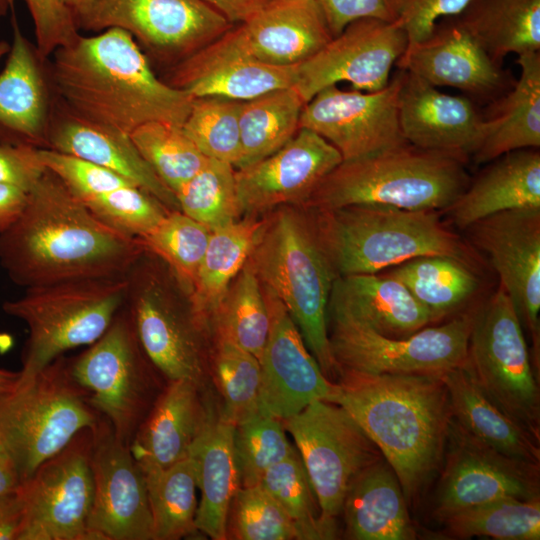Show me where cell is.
I'll return each mask as SVG.
<instances>
[{
	"label": "cell",
	"instance_id": "54",
	"mask_svg": "<svg viewBox=\"0 0 540 540\" xmlns=\"http://www.w3.org/2000/svg\"><path fill=\"white\" fill-rule=\"evenodd\" d=\"M472 0H397V20L408 44L427 39L441 17L460 15Z\"/></svg>",
	"mask_w": 540,
	"mask_h": 540
},
{
	"label": "cell",
	"instance_id": "32",
	"mask_svg": "<svg viewBox=\"0 0 540 540\" xmlns=\"http://www.w3.org/2000/svg\"><path fill=\"white\" fill-rule=\"evenodd\" d=\"M346 539L414 540L417 530L399 479L382 458L350 485L342 512Z\"/></svg>",
	"mask_w": 540,
	"mask_h": 540
},
{
	"label": "cell",
	"instance_id": "25",
	"mask_svg": "<svg viewBox=\"0 0 540 540\" xmlns=\"http://www.w3.org/2000/svg\"><path fill=\"white\" fill-rule=\"evenodd\" d=\"M49 58L22 32L12 16V42L0 72V142L48 146L54 101Z\"/></svg>",
	"mask_w": 540,
	"mask_h": 540
},
{
	"label": "cell",
	"instance_id": "19",
	"mask_svg": "<svg viewBox=\"0 0 540 540\" xmlns=\"http://www.w3.org/2000/svg\"><path fill=\"white\" fill-rule=\"evenodd\" d=\"M407 45V35L398 21L357 19L297 66L294 86L305 102L341 81L349 82L354 90H381Z\"/></svg>",
	"mask_w": 540,
	"mask_h": 540
},
{
	"label": "cell",
	"instance_id": "48",
	"mask_svg": "<svg viewBox=\"0 0 540 540\" xmlns=\"http://www.w3.org/2000/svg\"><path fill=\"white\" fill-rule=\"evenodd\" d=\"M241 100L219 96L195 97L182 128L211 159L237 165L241 154Z\"/></svg>",
	"mask_w": 540,
	"mask_h": 540
},
{
	"label": "cell",
	"instance_id": "34",
	"mask_svg": "<svg viewBox=\"0 0 540 540\" xmlns=\"http://www.w3.org/2000/svg\"><path fill=\"white\" fill-rule=\"evenodd\" d=\"M440 378L448 392L452 419L462 429L507 456L540 464V441L483 392L466 364Z\"/></svg>",
	"mask_w": 540,
	"mask_h": 540
},
{
	"label": "cell",
	"instance_id": "49",
	"mask_svg": "<svg viewBox=\"0 0 540 540\" xmlns=\"http://www.w3.org/2000/svg\"><path fill=\"white\" fill-rule=\"evenodd\" d=\"M285 431L281 419L261 411L235 425L234 448L241 487L259 485L271 466L295 452Z\"/></svg>",
	"mask_w": 540,
	"mask_h": 540
},
{
	"label": "cell",
	"instance_id": "4",
	"mask_svg": "<svg viewBox=\"0 0 540 540\" xmlns=\"http://www.w3.org/2000/svg\"><path fill=\"white\" fill-rule=\"evenodd\" d=\"M311 211L317 238L336 277L380 273L429 255L477 265L475 252L438 211L373 204Z\"/></svg>",
	"mask_w": 540,
	"mask_h": 540
},
{
	"label": "cell",
	"instance_id": "41",
	"mask_svg": "<svg viewBox=\"0 0 540 540\" xmlns=\"http://www.w3.org/2000/svg\"><path fill=\"white\" fill-rule=\"evenodd\" d=\"M153 540H178L194 533L198 507L196 464L191 455L145 475Z\"/></svg>",
	"mask_w": 540,
	"mask_h": 540
},
{
	"label": "cell",
	"instance_id": "11",
	"mask_svg": "<svg viewBox=\"0 0 540 540\" xmlns=\"http://www.w3.org/2000/svg\"><path fill=\"white\" fill-rule=\"evenodd\" d=\"M71 371L127 445L164 389H158L161 373L142 348L125 305L99 339L71 358Z\"/></svg>",
	"mask_w": 540,
	"mask_h": 540
},
{
	"label": "cell",
	"instance_id": "60",
	"mask_svg": "<svg viewBox=\"0 0 540 540\" xmlns=\"http://www.w3.org/2000/svg\"><path fill=\"white\" fill-rule=\"evenodd\" d=\"M20 483L16 464L0 440V495L17 488Z\"/></svg>",
	"mask_w": 540,
	"mask_h": 540
},
{
	"label": "cell",
	"instance_id": "53",
	"mask_svg": "<svg viewBox=\"0 0 540 540\" xmlns=\"http://www.w3.org/2000/svg\"><path fill=\"white\" fill-rule=\"evenodd\" d=\"M17 0H0V17L13 10ZM32 20L35 45L41 56L49 58L58 48L73 43L80 35L71 12L59 0H19Z\"/></svg>",
	"mask_w": 540,
	"mask_h": 540
},
{
	"label": "cell",
	"instance_id": "44",
	"mask_svg": "<svg viewBox=\"0 0 540 540\" xmlns=\"http://www.w3.org/2000/svg\"><path fill=\"white\" fill-rule=\"evenodd\" d=\"M175 195L180 211L210 231L242 217L235 168L227 162L208 158Z\"/></svg>",
	"mask_w": 540,
	"mask_h": 540
},
{
	"label": "cell",
	"instance_id": "52",
	"mask_svg": "<svg viewBox=\"0 0 540 540\" xmlns=\"http://www.w3.org/2000/svg\"><path fill=\"white\" fill-rule=\"evenodd\" d=\"M39 158L43 166L53 172L82 202L123 186L134 185L107 168L69 154L39 149Z\"/></svg>",
	"mask_w": 540,
	"mask_h": 540
},
{
	"label": "cell",
	"instance_id": "9",
	"mask_svg": "<svg viewBox=\"0 0 540 540\" xmlns=\"http://www.w3.org/2000/svg\"><path fill=\"white\" fill-rule=\"evenodd\" d=\"M127 277L124 305L139 342L167 381L202 386L207 374V328L193 311L189 294L169 267L145 251Z\"/></svg>",
	"mask_w": 540,
	"mask_h": 540
},
{
	"label": "cell",
	"instance_id": "57",
	"mask_svg": "<svg viewBox=\"0 0 540 540\" xmlns=\"http://www.w3.org/2000/svg\"><path fill=\"white\" fill-rule=\"evenodd\" d=\"M23 516L24 503L19 485L0 495V540H17Z\"/></svg>",
	"mask_w": 540,
	"mask_h": 540
},
{
	"label": "cell",
	"instance_id": "22",
	"mask_svg": "<svg viewBox=\"0 0 540 540\" xmlns=\"http://www.w3.org/2000/svg\"><path fill=\"white\" fill-rule=\"evenodd\" d=\"M343 161L339 151L315 132L300 128L269 156L235 169L242 216L307 203L321 180Z\"/></svg>",
	"mask_w": 540,
	"mask_h": 540
},
{
	"label": "cell",
	"instance_id": "40",
	"mask_svg": "<svg viewBox=\"0 0 540 540\" xmlns=\"http://www.w3.org/2000/svg\"><path fill=\"white\" fill-rule=\"evenodd\" d=\"M214 334L225 337L260 360L270 317L259 280L249 258L231 282L210 324Z\"/></svg>",
	"mask_w": 540,
	"mask_h": 540
},
{
	"label": "cell",
	"instance_id": "33",
	"mask_svg": "<svg viewBox=\"0 0 540 540\" xmlns=\"http://www.w3.org/2000/svg\"><path fill=\"white\" fill-rule=\"evenodd\" d=\"M235 425L222 415L210 417L190 454L200 490L196 529L213 540H225L231 501L241 487L234 448Z\"/></svg>",
	"mask_w": 540,
	"mask_h": 540
},
{
	"label": "cell",
	"instance_id": "20",
	"mask_svg": "<svg viewBox=\"0 0 540 540\" xmlns=\"http://www.w3.org/2000/svg\"><path fill=\"white\" fill-rule=\"evenodd\" d=\"M92 431L91 540H153L145 475L129 445L103 416Z\"/></svg>",
	"mask_w": 540,
	"mask_h": 540
},
{
	"label": "cell",
	"instance_id": "7",
	"mask_svg": "<svg viewBox=\"0 0 540 540\" xmlns=\"http://www.w3.org/2000/svg\"><path fill=\"white\" fill-rule=\"evenodd\" d=\"M127 284L126 275L69 280L26 288L5 301L3 311L29 331L16 386L66 351L99 339L124 305Z\"/></svg>",
	"mask_w": 540,
	"mask_h": 540
},
{
	"label": "cell",
	"instance_id": "17",
	"mask_svg": "<svg viewBox=\"0 0 540 540\" xmlns=\"http://www.w3.org/2000/svg\"><path fill=\"white\" fill-rule=\"evenodd\" d=\"M402 70L375 92L331 85L305 103L299 129L311 130L352 160L407 143L399 123Z\"/></svg>",
	"mask_w": 540,
	"mask_h": 540
},
{
	"label": "cell",
	"instance_id": "13",
	"mask_svg": "<svg viewBox=\"0 0 540 540\" xmlns=\"http://www.w3.org/2000/svg\"><path fill=\"white\" fill-rule=\"evenodd\" d=\"M317 497L323 522L336 535L348 489L383 457L379 448L340 405L318 400L283 420Z\"/></svg>",
	"mask_w": 540,
	"mask_h": 540
},
{
	"label": "cell",
	"instance_id": "27",
	"mask_svg": "<svg viewBox=\"0 0 540 540\" xmlns=\"http://www.w3.org/2000/svg\"><path fill=\"white\" fill-rule=\"evenodd\" d=\"M435 87H452L488 96L505 82L500 68L454 21L436 24L425 40L408 44L395 64Z\"/></svg>",
	"mask_w": 540,
	"mask_h": 540
},
{
	"label": "cell",
	"instance_id": "46",
	"mask_svg": "<svg viewBox=\"0 0 540 540\" xmlns=\"http://www.w3.org/2000/svg\"><path fill=\"white\" fill-rule=\"evenodd\" d=\"M260 485L288 514L298 540L336 538L337 535L322 520L317 497L297 451L271 466Z\"/></svg>",
	"mask_w": 540,
	"mask_h": 540
},
{
	"label": "cell",
	"instance_id": "39",
	"mask_svg": "<svg viewBox=\"0 0 540 540\" xmlns=\"http://www.w3.org/2000/svg\"><path fill=\"white\" fill-rule=\"evenodd\" d=\"M305 103L295 86L242 101L239 117L241 154L235 169L269 156L290 141L299 130Z\"/></svg>",
	"mask_w": 540,
	"mask_h": 540
},
{
	"label": "cell",
	"instance_id": "36",
	"mask_svg": "<svg viewBox=\"0 0 540 540\" xmlns=\"http://www.w3.org/2000/svg\"><path fill=\"white\" fill-rule=\"evenodd\" d=\"M520 78L489 119V132L473 154L477 164L520 149L540 147V52L520 55Z\"/></svg>",
	"mask_w": 540,
	"mask_h": 540
},
{
	"label": "cell",
	"instance_id": "51",
	"mask_svg": "<svg viewBox=\"0 0 540 540\" xmlns=\"http://www.w3.org/2000/svg\"><path fill=\"white\" fill-rule=\"evenodd\" d=\"M83 203L102 223L134 239L153 230L171 211L154 195L135 185L114 189Z\"/></svg>",
	"mask_w": 540,
	"mask_h": 540
},
{
	"label": "cell",
	"instance_id": "14",
	"mask_svg": "<svg viewBox=\"0 0 540 540\" xmlns=\"http://www.w3.org/2000/svg\"><path fill=\"white\" fill-rule=\"evenodd\" d=\"M76 23L85 31L125 30L146 57L172 66L233 26L201 0H95Z\"/></svg>",
	"mask_w": 540,
	"mask_h": 540
},
{
	"label": "cell",
	"instance_id": "38",
	"mask_svg": "<svg viewBox=\"0 0 540 540\" xmlns=\"http://www.w3.org/2000/svg\"><path fill=\"white\" fill-rule=\"evenodd\" d=\"M476 266L461 259L429 255L390 268L436 323L466 309L480 287Z\"/></svg>",
	"mask_w": 540,
	"mask_h": 540
},
{
	"label": "cell",
	"instance_id": "63",
	"mask_svg": "<svg viewBox=\"0 0 540 540\" xmlns=\"http://www.w3.org/2000/svg\"><path fill=\"white\" fill-rule=\"evenodd\" d=\"M10 44L5 40H0V59L8 53Z\"/></svg>",
	"mask_w": 540,
	"mask_h": 540
},
{
	"label": "cell",
	"instance_id": "56",
	"mask_svg": "<svg viewBox=\"0 0 540 540\" xmlns=\"http://www.w3.org/2000/svg\"><path fill=\"white\" fill-rule=\"evenodd\" d=\"M45 170L38 148L0 142V183L29 191Z\"/></svg>",
	"mask_w": 540,
	"mask_h": 540
},
{
	"label": "cell",
	"instance_id": "23",
	"mask_svg": "<svg viewBox=\"0 0 540 540\" xmlns=\"http://www.w3.org/2000/svg\"><path fill=\"white\" fill-rule=\"evenodd\" d=\"M298 66V65H297ZM297 66H275L253 57L235 28L172 66L168 85L195 97L219 96L245 101L294 86Z\"/></svg>",
	"mask_w": 540,
	"mask_h": 540
},
{
	"label": "cell",
	"instance_id": "28",
	"mask_svg": "<svg viewBox=\"0 0 540 540\" xmlns=\"http://www.w3.org/2000/svg\"><path fill=\"white\" fill-rule=\"evenodd\" d=\"M235 30L253 57L275 66H297L333 38L314 0H270Z\"/></svg>",
	"mask_w": 540,
	"mask_h": 540
},
{
	"label": "cell",
	"instance_id": "12",
	"mask_svg": "<svg viewBox=\"0 0 540 540\" xmlns=\"http://www.w3.org/2000/svg\"><path fill=\"white\" fill-rule=\"evenodd\" d=\"M476 307L404 338L385 337L345 317L328 315L331 353L339 372L440 376L466 364Z\"/></svg>",
	"mask_w": 540,
	"mask_h": 540
},
{
	"label": "cell",
	"instance_id": "50",
	"mask_svg": "<svg viewBox=\"0 0 540 540\" xmlns=\"http://www.w3.org/2000/svg\"><path fill=\"white\" fill-rule=\"evenodd\" d=\"M227 539H297L295 526L281 505L260 484L240 487L227 516Z\"/></svg>",
	"mask_w": 540,
	"mask_h": 540
},
{
	"label": "cell",
	"instance_id": "59",
	"mask_svg": "<svg viewBox=\"0 0 540 540\" xmlns=\"http://www.w3.org/2000/svg\"><path fill=\"white\" fill-rule=\"evenodd\" d=\"M210 5L232 24L242 23L270 0H201Z\"/></svg>",
	"mask_w": 540,
	"mask_h": 540
},
{
	"label": "cell",
	"instance_id": "10",
	"mask_svg": "<svg viewBox=\"0 0 540 540\" xmlns=\"http://www.w3.org/2000/svg\"><path fill=\"white\" fill-rule=\"evenodd\" d=\"M466 365L483 392L540 441V390L526 335L500 286L477 306Z\"/></svg>",
	"mask_w": 540,
	"mask_h": 540
},
{
	"label": "cell",
	"instance_id": "5",
	"mask_svg": "<svg viewBox=\"0 0 540 540\" xmlns=\"http://www.w3.org/2000/svg\"><path fill=\"white\" fill-rule=\"evenodd\" d=\"M249 261L262 285L287 309L325 376L337 379L339 369L328 329V304L336 275L311 218L281 206L264 219Z\"/></svg>",
	"mask_w": 540,
	"mask_h": 540
},
{
	"label": "cell",
	"instance_id": "3",
	"mask_svg": "<svg viewBox=\"0 0 540 540\" xmlns=\"http://www.w3.org/2000/svg\"><path fill=\"white\" fill-rule=\"evenodd\" d=\"M331 402L343 407L396 473L413 500L443 460L451 410L440 376L340 370Z\"/></svg>",
	"mask_w": 540,
	"mask_h": 540
},
{
	"label": "cell",
	"instance_id": "8",
	"mask_svg": "<svg viewBox=\"0 0 540 540\" xmlns=\"http://www.w3.org/2000/svg\"><path fill=\"white\" fill-rule=\"evenodd\" d=\"M100 419L89 391L72 374L71 358L64 355L26 383L0 394V440L14 460L21 482Z\"/></svg>",
	"mask_w": 540,
	"mask_h": 540
},
{
	"label": "cell",
	"instance_id": "37",
	"mask_svg": "<svg viewBox=\"0 0 540 540\" xmlns=\"http://www.w3.org/2000/svg\"><path fill=\"white\" fill-rule=\"evenodd\" d=\"M263 226L264 220L244 216L211 231L189 295L194 313L208 331L231 282L250 257Z\"/></svg>",
	"mask_w": 540,
	"mask_h": 540
},
{
	"label": "cell",
	"instance_id": "26",
	"mask_svg": "<svg viewBox=\"0 0 540 540\" xmlns=\"http://www.w3.org/2000/svg\"><path fill=\"white\" fill-rule=\"evenodd\" d=\"M46 149L107 168L154 195L171 211H180L175 194L144 160L130 135L78 115L56 95Z\"/></svg>",
	"mask_w": 540,
	"mask_h": 540
},
{
	"label": "cell",
	"instance_id": "42",
	"mask_svg": "<svg viewBox=\"0 0 540 540\" xmlns=\"http://www.w3.org/2000/svg\"><path fill=\"white\" fill-rule=\"evenodd\" d=\"M444 536L498 540L540 539V498H502L457 512L443 522Z\"/></svg>",
	"mask_w": 540,
	"mask_h": 540
},
{
	"label": "cell",
	"instance_id": "24",
	"mask_svg": "<svg viewBox=\"0 0 540 540\" xmlns=\"http://www.w3.org/2000/svg\"><path fill=\"white\" fill-rule=\"evenodd\" d=\"M399 123L409 144L465 161L477 151L490 128L489 119L481 117L468 98L442 93L405 70L399 92Z\"/></svg>",
	"mask_w": 540,
	"mask_h": 540
},
{
	"label": "cell",
	"instance_id": "1",
	"mask_svg": "<svg viewBox=\"0 0 540 540\" xmlns=\"http://www.w3.org/2000/svg\"><path fill=\"white\" fill-rule=\"evenodd\" d=\"M144 252L138 239L102 223L47 169L29 190L19 218L0 233V265L25 289L125 276Z\"/></svg>",
	"mask_w": 540,
	"mask_h": 540
},
{
	"label": "cell",
	"instance_id": "6",
	"mask_svg": "<svg viewBox=\"0 0 540 540\" xmlns=\"http://www.w3.org/2000/svg\"><path fill=\"white\" fill-rule=\"evenodd\" d=\"M465 162L408 142L343 160L321 180L304 208L373 204L442 213L469 183Z\"/></svg>",
	"mask_w": 540,
	"mask_h": 540
},
{
	"label": "cell",
	"instance_id": "2",
	"mask_svg": "<svg viewBox=\"0 0 540 540\" xmlns=\"http://www.w3.org/2000/svg\"><path fill=\"white\" fill-rule=\"evenodd\" d=\"M49 71L55 95L69 109L127 135L150 121L182 125L194 98L156 76L133 37L119 28L80 34L49 57Z\"/></svg>",
	"mask_w": 540,
	"mask_h": 540
},
{
	"label": "cell",
	"instance_id": "55",
	"mask_svg": "<svg viewBox=\"0 0 540 540\" xmlns=\"http://www.w3.org/2000/svg\"><path fill=\"white\" fill-rule=\"evenodd\" d=\"M322 9L333 37L360 18L397 20V0H314Z\"/></svg>",
	"mask_w": 540,
	"mask_h": 540
},
{
	"label": "cell",
	"instance_id": "15",
	"mask_svg": "<svg viewBox=\"0 0 540 540\" xmlns=\"http://www.w3.org/2000/svg\"><path fill=\"white\" fill-rule=\"evenodd\" d=\"M92 428L78 432L21 482L24 516L17 540H91Z\"/></svg>",
	"mask_w": 540,
	"mask_h": 540
},
{
	"label": "cell",
	"instance_id": "47",
	"mask_svg": "<svg viewBox=\"0 0 540 540\" xmlns=\"http://www.w3.org/2000/svg\"><path fill=\"white\" fill-rule=\"evenodd\" d=\"M214 376L223 399L222 416L234 425L260 411L259 360L231 340L215 335Z\"/></svg>",
	"mask_w": 540,
	"mask_h": 540
},
{
	"label": "cell",
	"instance_id": "30",
	"mask_svg": "<svg viewBox=\"0 0 540 540\" xmlns=\"http://www.w3.org/2000/svg\"><path fill=\"white\" fill-rule=\"evenodd\" d=\"M328 315L345 317L390 338L408 337L432 323L407 287L387 273L336 277Z\"/></svg>",
	"mask_w": 540,
	"mask_h": 540
},
{
	"label": "cell",
	"instance_id": "31",
	"mask_svg": "<svg viewBox=\"0 0 540 540\" xmlns=\"http://www.w3.org/2000/svg\"><path fill=\"white\" fill-rule=\"evenodd\" d=\"M489 163L442 212L459 229L503 211L540 209L539 149L515 150Z\"/></svg>",
	"mask_w": 540,
	"mask_h": 540
},
{
	"label": "cell",
	"instance_id": "18",
	"mask_svg": "<svg viewBox=\"0 0 540 540\" xmlns=\"http://www.w3.org/2000/svg\"><path fill=\"white\" fill-rule=\"evenodd\" d=\"M484 252L512 300L532 344L531 360L540 371V209L496 213L466 229Z\"/></svg>",
	"mask_w": 540,
	"mask_h": 540
},
{
	"label": "cell",
	"instance_id": "61",
	"mask_svg": "<svg viewBox=\"0 0 540 540\" xmlns=\"http://www.w3.org/2000/svg\"><path fill=\"white\" fill-rule=\"evenodd\" d=\"M19 378V372H13L0 368V394L15 389Z\"/></svg>",
	"mask_w": 540,
	"mask_h": 540
},
{
	"label": "cell",
	"instance_id": "29",
	"mask_svg": "<svg viewBox=\"0 0 540 540\" xmlns=\"http://www.w3.org/2000/svg\"><path fill=\"white\" fill-rule=\"evenodd\" d=\"M200 389L190 380L168 381L165 385L129 444L144 475L189 456L212 416Z\"/></svg>",
	"mask_w": 540,
	"mask_h": 540
},
{
	"label": "cell",
	"instance_id": "21",
	"mask_svg": "<svg viewBox=\"0 0 540 540\" xmlns=\"http://www.w3.org/2000/svg\"><path fill=\"white\" fill-rule=\"evenodd\" d=\"M262 288L270 328L259 360V406L261 412L283 421L314 401L331 402L336 383L325 376L282 302L268 288Z\"/></svg>",
	"mask_w": 540,
	"mask_h": 540
},
{
	"label": "cell",
	"instance_id": "58",
	"mask_svg": "<svg viewBox=\"0 0 540 540\" xmlns=\"http://www.w3.org/2000/svg\"><path fill=\"white\" fill-rule=\"evenodd\" d=\"M28 192L16 185L0 183V233L19 218L26 205Z\"/></svg>",
	"mask_w": 540,
	"mask_h": 540
},
{
	"label": "cell",
	"instance_id": "16",
	"mask_svg": "<svg viewBox=\"0 0 540 540\" xmlns=\"http://www.w3.org/2000/svg\"><path fill=\"white\" fill-rule=\"evenodd\" d=\"M432 515L443 522L502 498H540V464L507 456L476 439L452 418Z\"/></svg>",
	"mask_w": 540,
	"mask_h": 540
},
{
	"label": "cell",
	"instance_id": "62",
	"mask_svg": "<svg viewBox=\"0 0 540 540\" xmlns=\"http://www.w3.org/2000/svg\"><path fill=\"white\" fill-rule=\"evenodd\" d=\"M76 19L85 13L95 0H59Z\"/></svg>",
	"mask_w": 540,
	"mask_h": 540
},
{
	"label": "cell",
	"instance_id": "45",
	"mask_svg": "<svg viewBox=\"0 0 540 540\" xmlns=\"http://www.w3.org/2000/svg\"><path fill=\"white\" fill-rule=\"evenodd\" d=\"M211 231L181 211H170L138 240L145 251L163 261L190 295Z\"/></svg>",
	"mask_w": 540,
	"mask_h": 540
},
{
	"label": "cell",
	"instance_id": "35",
	"mask_svg": "<svg viewBox=\"0 0 540 540\" xmlns=\"http://www.w3.org/2000/svg\"><path fill=\"white\" fill-rule=\"evenodd\" d=\"M454 18L498 65L540 50V0H472Z\"/></svg>",
	"mask_w": 540,
	"mask_h": 540
},
{
	"label": "cell",
	"instance_id": "43",
	"mask_svg": "<svg viewBox=\"0 0 540 540\" xmlns=\"http://www.w3.org/2000/svg\"><path fill=\"white\" fill-rule=\"evenodd\" d=\"M130 137L144 160L174 194L208 160L182 125L150 121L137 127Z\"/></svg>",
	"mask_w": 540,
	"mask_h": 540
}]
</instances>
